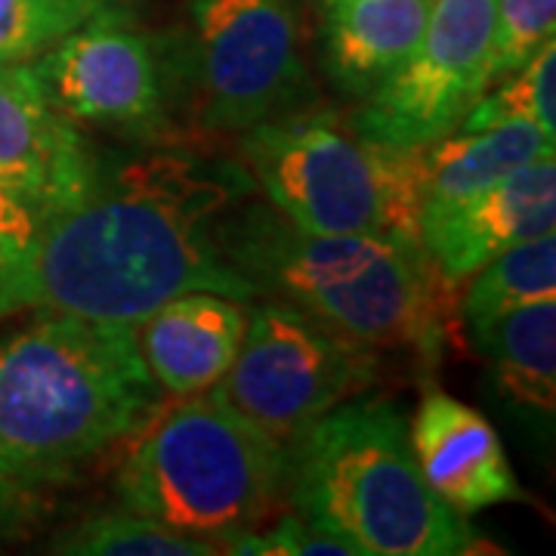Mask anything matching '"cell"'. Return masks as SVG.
I'll return each instance as SVG.
<instances>
[{
    "label": "cell",
    "instance_id": "8fae6325",
    "mask_svg": "<svg viewBox=\"0 0 556 556\" xmlns=\"http://www.w3.org/2000/svg\"><path fill=\"white\" fill-rule=\"evenodd\" d=\"M100 179V161L80 130L56 112L31 62L0 65V195L43 232Z\"/></svg>",
    "mask_w": 556,
    "mask_h": 556
},
{
    "label": "cell",
    "instance_id": "277c9868",
    "mask_svg": "<svg viewBox=\"0 0 556 556\" xmlns=\"http://www.w3.org/2000/svg\"><path fill=\"white\" fill-rule=\"evenodd\" d=\"M285 495L356 556L470 554L477 532L424 482L390 399H346L288 448Z\"/></svg>",
    "mask_w": 556,
    "mask_h": 556
},
{
    "label": "cell",
    "instance_id": "44dd1931",
    "mask_svg": "<svg viewBox=\"0 0 556 556\" xmlns=\"http://www.w3.org/2000/svg\"><path fill=\"white\" fill-rule=\"evenodd\" d=\"M84 20L62 0H0V65L38 60Z\"/></svg>",
    "mask_w": 556,
    "mask_h": 556
},
{
    "label": "cell",
    "instance_id": "5bb4252c",
    "mask_svg": "<svg viewBox=\"0 0 556 556\" xmlns=\"http://www.w3.org/2000/svg\"><path fill=\"white\" fill-rule=\"evenodd\" d=\"M248 328L241 300L223 294H179L137 325L139 353L161 393L192 396L217 383L239 356Z\"/></svg>",
    "mask_w": 556,
    "mask_h": 556
},
{
    "label": "cell",
    "instance_id": "6da1fadb",
    "mask_svg": "<svg viewBox=\"0 0 556 556\" xmlns=\"http://www.w3.org/2000/svg\"><path fill=\"white\" fill-rule=\"evenodd\" d=\"M254 189L236 161L179 149L139 155L43 226L28 306L139 325L179 294L260 298L214 239L217 219Z\"/></svg>",
    "mask_w": 556,
    "mask_h": 556
},
{
    "label": "cell",
    "instance_id": "8992f818",
    "mask_svg": "<svg viewBox=\"0 0 556 556\" xmlns=\"http://www.w3.org/2000/svg\"><path fill=\"white\" fill-rule=\"evenodd\" d=\"M239 149L244 170L266 201L306 232H420L427 199L424 146L365 142L340 115L309 105L244 130Z\"/></svg>",
    "mask_w": 556,
    "mask_h": 556
},
{
    "label": "cell",
    "instance_id": "3957f363",
    "mask_svg": "<svg viewBox=\"0 0 556 556\" xmlns=\"http://www.w3.org/2000/svg\"><path fill=\"white\" fill-rule=\"evenodd\" d=\"M223 257L269 298L288 300L371 350H412L437 365L452 331V288L417 236L306 232L273 204L214 226Z\"/></svg>",
    "mask_w": 556,
    "mask_h": 556
},
{
    "label": "cell",
    "instance_id": "ac0fdd59",
    "mask_svg": "<svg viewBox=\"0 0 556 556\" xmlns=\"http://www.w3.org/2000/svg\"><path fill=\"white\" fill-rule=\"evenodd\" d=\"M460 300V321L467 328L489 325L517 306L556 300V236L522 241L492 257Z\"/></svg>",
    "mask_w": 556,
    "mask_h": 556
},
{
    "label": "cell",
    "instance_id": "5b68a950",
    "mask_svg": "<svg viewBox=\"0 0 556 556\" xmlns=\"http://www.w3.org/2000/svg\"><path fill=\"white\" fill-rule=\"evenodd\" d=\"M288 485V448L211 387L161 405L115 473L121 507L217 541L254 532Z\"/></svg>",
    "mask_w": 556,
    "mask_h": 556
},
{
    "label": "cell",
    "instance_id": "d6986e66",
    "mask_svg": "<svg viewBox=\"0 0 556 556\" xmlns=\"http://www.w3.org/2000/svg\"><path fill=\"white\" fill-rule=\"evenodd\" d=\"M53 554L68 556H214L217 541L192 535L127 507L84 517L53 538Z\"/></svg>",
    "mask_w": 556,
    "mask_h": 556
},
{
    "label": "cell",
    "instance_id": "cb8c5ba5",
    "mask_svg": "<svg viewBox=\"0 0 556 556\" xmlns=\"http://www.w3.org/2000/svg\"><path fill=\"white\" fill-rule=\"evenodd\" d=\"M223 554H251V556H356L353 544L343 538L325 532L321 526L300 517L298 510L281 517L266 532H239L226 538Z\"/></svg>",
    "mask_w": 556,
    "mask_h": 556
},
{
    "label": "cell",
    "instance_id": "d4e9b609",
    "mask_svg": "<svg viewBox=\"0 0 556 556\" xmlns=\"http://www.w3.org/2000/svg\"><path fill=\"white\" fill-rule=\"evenodd\" d=\"M40 510H43L40 504H35L28 495H22L20 489L0 473V532H13V529L28 526Z\"/></svg>",
    "mask_w": 556,
    "mask_h": 556
},
{
    "label": "cell",
    "instance_id": "9a60e30c",
    "mask_svg": "<svg viewBox=\"0 0 556 556\" xmlns=\"http://www.w3.org/2000/svg\"><path fill=\"white\" fill-rule=\"evenodd\" d=\"M325 72L343 97L368 100L408 62L433 0H325Z\"/></svg>",
    "mask_w": 556,
    "mask_h": 556
},
{
    "label": "cell",
    "instance_id": "4fadbf2b",
    "mask_svg": "<svg viewBox=\"0 0 556 556\" xmlns=\"http://www.w3.org/2000/svg\"><path fill=\"white\" fill-rule=\"evenodd\" d=\"M408 442L424 482L460 517L526 497L495 427L442 390L424 396Z\"/></svg>",
    "mask_w": 556,
    "mask_h": 556
},
{
    "label": "cell",
    "instance_id": "7402d4cb",
    "mask_svg": "<svg viewBox=\"0 0 556 556\" xmlns=\"http://www.w3.org/2000/svg\"><path fill=\"white\" fill-rule=\"evenodd\" d=\"M556 0H495L489 78L492 84L514 75L554 40Z\"/></svg>",
    "mask_w": 556,
    "mask_h": 556
},
{
    "label": "cell",
    "instance_id": "e0dca14e",
    "mask_svg": "<svg viewBox=\"0 0 556 556\" xmlns=\"http://www.w3.org/2000/svg\"><path fill=\"white\" fill-rule=\"evenodd\" d=\"M470 334L473 346L489 358L504 396L538 415H554L556 300L517 306L489 325L470 328Z\"/></svg>",
    "mask_w": 556,
    "mask_h": 556
},
{
    "label": "cell",
    "instance_id": "484cf974",
    "mask_svg": "<svg viewBox=\"0 0 556 556\" xmlns=\"http://www.w3.org/2000/svg\"><path fill=\"white\" fill-rule=\"evenodd\" d=\"M62 3L75 7V10H80V13H87V16H93L97 10H102V7H109V0H62Z\"/></svg>",
    "mask_w": 556,
    "mask_h": 556
},
{
    "label": "cell",
    "instance_id": "2e32d148",
    "mask_svg": "<svg viewBox=\"0 0 556 556\" xmlns=\"http://www.w3.org/2000/svg\"><path fill=\"white\" fill-rule=\"evenodd\" d=\"M544 155H554V137L526 121L437 139L424 146L427 199L420 217L448 211Z\"/></svg>",
    "mask_w": 556,
    "mask_h": 556
},
{
    "label": "cell",
    "instance_id": "9c48e42d",
    "mask_svg": "<svg viewBox=\"0 0 556 556\" xmlns=\"http://www.w3.org/2000/svg\"><path fill=\"white\" fill-rule=\"evenodd\" d=\"M492 25L495 0H433L415 53L350 118L353 134L393 149H417L455 134L492 87Z\"/></svg>",
    "mask_w": 556,
    "mask_h": 556
},
{
    "label": "cell",
    "instance_id": "52a82bcc",
    "mask_svg": "<svg viewBox=\"0 0 556 556\" xmlns=\"http://www.w3.org/2000/svg\"><path fill=\"white\" fill-rule=\"evenodd\" d=\"M378 380V356L288 300L248 313L239 356L214 383L241 415L291 448L318 417Z\"/></svg>",
    "mask_w": 556,
    "mask_h": 556
},
{
    "label": "cell",
    "instance_id": "603a6c76",
    "mask_svg": "<svg viewBox=\"0 0 556 556\" xmlns=\"http://www.w3.org/2000/svg\"><path fill=\"white\" fill-rule=\"evenodd\" d=\"M38 236V223L20 204L0 195V318L28 306Z\"/></svg>",
    "mask_w": 556,
    "mask_h": 556
},
{
    "label": "cell",
    "instance_id": "7c38bea8",
    "mask_svg": "<svg viewBox=\"0 0 556 556\" xmlns=\"http://www.w3.org/2000/svg\"><path fill=\"white\" fill-rule=\"evenodd\" d=\"M556 232V161H532L448 211L420 217V244L448 281H467L522 241Z\"/></svg>",
    "mask_w": 556,
    "mask_h": 556
},
{
    "label": "cell",
    "instance_id": "ba28073f",
    "mask_svg": "<svg viewBox=\"0 0 556 556\" xmlns=\"http://www.w3.org/2000/svg\"><path fill=\"white\" fill-rule=\"evenodd\" d=\"M189 25L201 130L244 134L316 105L288 0H189Z\"/></svg>",
    "mask_w": 556,
    "mask_h": 556
},
{
    "label": "cell",
    "instance_id": "7a4b0ae2",
    "mask_svg": "<svg viewBox=\"0 0 556 556\" xmlns=\"http://www.w3.org/2000/svg\"><path fill=\"white\" fill-rule=\"evenodd\" d=\"M161 405L137 325L43 309L0 340V473L47 507Z\"/></svg>",
    "mask_w": 556,
    "mask_h": 556
},
{
    "label": "cell",
    "instance_id": "ffe728a7",
    "mask_svg": "<svg viewBox=\"0 0 556 556\" xmlns=\"http://www.w3.org/2000/svg\"><path fill=\"white\" fill-rule=\"evenodd\" d=\"M526 121L541 134H556V43H544L514 75L501 78L497 90H485L460 118L455 134H477L501 124Z\"/></svg>",
    "mask_w": 556,
    "mask_h": 556
},
{
    "label": "cell",
    "instance_id": "30bf717a",
    "mask_svg": "<svg viewBox=\"0 0 556 556\" xmlns=\"http://www.w3.org/2000/svg\"><path fill=\"white\" fill-rule=\"evenodd\" d=\"M50 105L134 139L167 134L164 75L152 40L102 7L31 60Z\"/></svg>",
    "mask_w": 556,
    "mask_h": 556
}]
</instances>
